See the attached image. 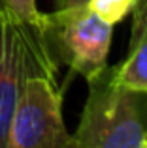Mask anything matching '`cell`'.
Segmentation results:
<instances>
[{
    "instance_id": "1",
    "label": "cell",
    "mask_w": 147,
    "mask_h": 148,
    "mask_svg": "<svg viewBox=\"0 0 147 148\" xmlns=\"http://www.w3.org/2000/svg\"><path fill=\"white\" fill-rule=\"evenodd\" d=\"M87 83L89 94L72 148H144L147 92L123 84L115 66H106Z\"/></svg>"
},
{
    "instance_id": "2",
    "label": "cell",
    "mask_w": 147,
    "mask_h": 148,
    "mask_svg": "<svg viewBox=\"0 0 147 148\" xmlns=\"http://www.w3.org/2000/svg\"><path fill=\"white\" fill-rule=\"evenodd\" d=\"M59 62L49 51L44 32L23 25L0 10V148H6L8 130L28 77L57 75Z\"/></svg>"
},
{
    "instance_id": "3",
    "label": "cell",
    "mask_w": 147,
    "mask_h": 148,
    "mask_svg": "<svg viewBox=\"0 0 147 148\" xmlns=\"http://www.w3.org/2000/svg\"><path fill=\"white\" fill-rule=\"evenodd\" d=\"M113 26L85 6L45 13L44 38L57 62H64L85 79L107 66Z\"/></svg>"
},
{
    "instance_id": "4",
    "label": "cell",
    "mask_w": 147,
    "mask_h": 148,
    "mask_svg": "<svg viewBox=\"0 0 147 148\" xmlns=\"http://www.w3.org/2000/svg\"><path fill=\"white\" fill-rule=\"evenodd\" d=\"M6 148H72L57 75L38 73L26 79L10 122Z\"/></svg>"
},
{
    "instance_id": "5",
    "label": "cell",
    "mask_w": 147,
    "mask_h": 148,
    "mask_svg": "<svg viewBox=\"0 0 147 148\" xmlns=\"http://www.w3.org/2000/svg\"><path fill=\"white\" fill-rule=\"evenodd\" d=\"M117 68L123 84L147 92V0H136L132 10V34L126 58Z\"/></svg>"
},
{
    "instance_id": "6",
    "label": "cell",
    "mask_w": 147,
    "mask_h": 148,
    "mask_svg": "<svg viewBox=\"0 0 147 148\" xmlns=\"http://www.w3.org/2000/svg\"><path fill=\"white\" fill-rule=\"evenodd\" d=\"M0 10L10 13L23 25L44 32L45 28V13H42L36 6V0H0Z\"/></svg>"
},
{
    "instance_id": "7",
    "label": "cell",
    "mask_w": 147,
    "mask_h": 148,
    "mask_svg": "<svg viewBox=\"0 0 147 148\" xmlns=\"http://www.w3.org/2000/svg\"><path fill=\"white\" fill-rule=\"evenodd\" d=\"M134 6H136V0H89L87 2L89 10L111 26H115L126 15L132 13Z\"/></svg>"
},
{
    "instance_id": "8",
    "label": "cell",
    "mask_w": 147,
    "mask_h": 148,
    "mask_svg": "<svg viewBox=\"0 0 147 148\" xmlns=\"http://www.w3.org/2000/svg\"><path fill=\"white\" fill-rule=\"evenodd\" d=\"M89 0H57V10H68V8L85 6Z\"/></svg>"
},
{
    "instance_id": "9",
    "label": "cell",
    "mask_w": 147,
    "mask_h": 148,
    "mask_svg": "<svg viewBox=\"0 0 147 148\" xmlns=\"http://www.w3.org/2000/svg\"><path fill=\"white\" fill-rule=\"evenodd\" d=\"M145 146H147V141H145Z\"/></svg>"
},
{
    "instance_id": "10",
    "label": "cell",
    "mask_w": 147,
    "mask_h": 148,
    "mask_svg": "<svg viewBox=\"0 0 147 148\" xmlns=\"http://www.w3.org/2000/svg\"><path fill=\"white\" fill-rule=\"evenodd\" d=\"M144 148H147V146H144Z\"/></svg>"
}]
</instances>
